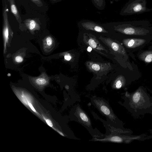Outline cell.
<instances>
[{"mask_svg":"<svg viewBox=\"0 0 152 152\" xmlns=\"http://www.w3.org/2000/svg\"><path fill=\"white\" fill-rule=\"evenodd\" d=\"M91 113L94 118L102 122L106 129V133L100 137H92L89 141H98L104 142L129 143L134 140H145L152 137L146 136L145 134L140 136L131 135L132 131L126 129H124L115 128L110 125L107 121L99 117L94 112Z\"/></svg>","mask_w":152,"mask_h":152,"instance_id":"6da1fadb","label":"cell"},{"mask_svg":"<svg viewBox=\"0 0 152 152\" xmlns=\"http://www.w3.org/2000/svg\"><path fill=\"white\" fill-rule=\"evenodd\" d=\"M145 90L142 88H139L132 93L126 92L122 98L124 102H118L132 113L139 112L140 114L150 113V106H152V97L149 96Z\"/></svg>","mask_w":152,"mask_h":152,"instance_id":"7a4b0ae2","label":"cell"},{"mask_svg":"<svg viewBox=\"0 0 152 152\" xmlns=\"http://www.w3.org/2000/svg\"><path fill=\"white\" fill-rule=\"evenodd\" d=\"M116 30L125 35L147 37L152 35V26L147 20L121 22L116 27Z\"/></svg>","mask_w":152,"mask_h":152,"instance_id":"3957f363","label":"cell"},{"mask_svg":"<svg viewBox=\"0 0 152 152\" xmlns=\"http://www.w3.org/2000/svg\"><path fill=\"white\" fill-rule=\"evenodd\" d=\"M92 104L106 119L110 125L115 128L126 129L124 123L114 113L108 101L102 97L93 96L91 98Z\"/></svg>","mask_w":152,"mask_h":152,"instance_id":"277c9868","label":"cell"},{"mask_svg":"<svg viewBox=\"0 0 152 152\" xmlns=\"http://www.w3.org/2000/svg\"><path fill=\"white\" fill-rule=\"evenodd\" d=\"M69 117L71 121L78 122L86 128L92 137H98L102 134L97 129L93 128L90 118L79 103L74 105Z\"/></svg>","mask_w":152,"mask_h":152,"instance_id":"5b68a950","label":"cell"},{"mask_svg":"<svg viewBox=\"0 0 152 152\" xmlns=\"http://www.w3.org/2000/svg\"><path fill=\"white\" fill-rule=\"evenodd\" d=\"M146 0H129L121 9V15H130L149 12L152 8H148Z\"/></svg>","mask_w":152,"mask_h":152,"instance_id":"8992f818","label":"cell"},{"mask_svg":"<svg viewBox=\"0 0 152 152\" xmlns=\"http://www.w3.org/2000/svg\"><path fill=\"white\" fill-rule=\"evenodd\" d=\"M148 41L146 39L132 38L124 40L123 42L126 48L132 49H137L147 43Z\"/></svg>","mask_w":152,"mask_h":152,"instance_id":"52a82bcc","label":"cell"},{"mask_svg":"<svg viewBox=\"0 0 152 152\" xmlns=\"http://www.w3.org/2000/svg\"><path fill=\"white\" fill-rule=\"evenodd\" d=\"M8 9L7 6L6 5L4 8L3 16L4 18V24L3 29V34L4 39V53H5L6 49V44L8 39L9 32V25L8 21L7 16Z\"/></svg>","mask_w":152,"mask_h":152,"instance_id":"ba28073f","label":"cell"},{"mask_svg":"<svg viewBox=\"0 0 152 152\" xmlns=\"http://www.w3.org/2000/svg\"><path fill=\"white\" fill-rule=\"evenodd\" d=\"M82 26L87 30H91L98 32H105V31L102 27L90 21H86L82 23Z\"/></svg>","mask_w":152,"mask_h":152,"instance_id":"9c48e42d","label":"cell"},{"mask_svg":"<svg viewBox=\"0 0 152 152\" xmlns=\"http://www.w3.org/2000/svg\"><path fill=\"white\" fill-rule=\"evenodd\" d=\"M139 58L145 63L152 62V50L143 51L139 53Z\"/></svg>","mask_w":152,"mask_h":152,"instance_id":"30bf717a","label":"cell"},{"mask_svg":"<svg viewBox=\"0 0 152 152\" xmlns=\"http://www.w3.org/2000/svg\"><path fill=\"white\" fill-rule=\"evenodd\" d=\"M9 1L12 12L18 22H20L21 21V19L16 6L14 0H9Z\"/></svg>","mask_w":152,"mask_h":152,"instance_id":"8fae6325","label":"cell"},{"mask_svg":"<svg viewBox=\"0 0 152 152\" xmlns=\"http://www.w3.org/2000/svg\"><path fill=\"white\" fill-rule=\"evenodd\" d=\"M88 45L93 48L106 51L104 48L101 46V45L99 44V42L97 41L96 39H94L92 37H91L88 39Z\"/></svg>","mask_w":152,"mask_h":152,"instance_id":"7c38bea8","label":"cell"},{"mask_svg":"<svg viewBox=\"0 0 152 152\" xmlns=\"http://www.w3.org/2000/svg\"><path fill=\"white\" fill-rule=\"evenodd\" d=\"M36 19H29L26 20L25 24L30 30H33L39 27V24Z\"/></svg>","mask_w":152,"mask_h":152,"instance_id":"4fadbf2b","label":"cell"},{"mask_svg":"<svg viewBox=\"0 0 152 152\" xmlns=\"http://www.w3.org/2000/svg\"><path fill=\"white\" fill-rule=\"evenodd\" d=\"M111 48L115 51L124 55L126 54V51L124 48L120 45L114 42H111L110 44H109Z\"/></svg>","mask_w":152,"mask_h":152,"instance_id":"5bb4252c","label":"cell"},{"mask_svg":"<svg viewBox=\"0 0 152 152\" xmlns=\"http://www.w3.org/2000/svg\"><path fill=\"white\" fill-rule=\"evenodd\" d=\"M94 6L99 10H103L105 6V0H91Z\"/></svg>","mask_w":152,"mask_h":152,"instance_id":"9a60e30c","label":"cell"},{"mask_svg":"<svg viewBox=\"0 0 152 152\" xmlns=\"http://www.w3.org/2000/svg\"><path fill=\"white\" fill-rule=\"evenodd\" d=\"M125 84V81L124 78H119L114 83L113 86L115 89H119L123 87Z\"/></svg>","mask_w":152,"mask_h":152,"instance_id":"2e32d148","label":"cell"},{"mask_svg":"<svg viewBox=\"0 0 152 152\" xmlns=\"http://www.w3.org/2000/svg\"><path fill=\"white\" fill-rule=\"evenodd\" d=\"M36 82L37 84L43 85L46 83V80L45 79L43 78H39L36 80Z\"/></svg>","mask_w":152,"mask_h":152,"instance_id":"e0dca14e","label":"cell"},{"mask_svg":"<svg viewBox=\"0 0 152 152\" xmlns=\"http://www.w3.org/2000/svg\"><path fill=\"white\" fill-rule=\"evenodd\" d=\"M92 69L96 71H98L100 69V66L99 65L96 64H94L91 66Z\"/></svg>","mask_w":152,"mask_h":152,"instance_id":"ac0fdd59","label":"cell"},{"mask_svg":"<svg viewBox=\"0 0 152 152\" xmlns=\"http://www.w3.org/2000/svg\"><path fill=\"white\" fill-rule=\"evenodd\" d=\"M38 6H41L43 5L42 3L41 0H31Z\"/></svg>","mask_w":152,"mask_h":152,"instance_id":"d6986e66","label":"cell"},{"mask_svg":"<svg viewBox=\"0 0 152 152\" xmlns=\"http://www.w3.org/2000/svg\"><path fill=\"white\" fill-rule=\"evenodd\" d=\"M46 40L47 44L48 46H50L52 45L53 40L50 37H47L46 38Z\"/></svg>","mask_w":152,"mask_h":152,"instance_id":"ffe728a7","label":"cell"},{"mask_svg":"<svg viewBox=\"0 0 152 152\" xmlns=\"http://www.w3.org/2000/svg\"><path fill=\"white\" fill-rule=\"evenodd\" d=\"M15 61L17 62L20 63L23 61V58L20 56H18L15 58Z\"/></svg>","mask_w":152,"mask_h":152,"instance_id":"44dd1931","label":"cell"},{"mask_svg":"<svg viewBox=\"0 0 152 152\" xmlns=\"http://www.w3.org/2000/svg\"><path fill=\"white\" fill-rule=\"evenodd\" d=\"M46 122L47 124L50 127H52L53 124L51 121L49 119H47L46 120Z\"/></svg>","mask_w":152,"mask_h":152,"instance_id":"7402d4cb","label":"cell"},{"mask_svg":"<svg viewBox=\"0 0 152 152\" xmlns=\"http://www.w3.org/2000/svg\"><path fill=\"white\" fill-rule=\"evenodd\" d=\"M64 58L67 60L69 61L71 59V57L69 55H65L64 56Z\"/></svg>","mask_w":152,"mask_h":152,"instance_id":"603a6c76","label":"cell"},{"mask_svg":"<svg viewBox=\"0 0 152 152\" xmlns=\"http://www.w3.org/2000/svg\"><path fill=\"white\" fill-rule=\"evenodd\" d=\"M28 104L29 106V107L31 108L32 109V110L33 111L35 112H36V110H35V109H34V107H33L32 106V104L31 103H29Z\"/></svg>","mask_w":152,"mask_h":152,"instance_id":"cb8c5ba5","label":"cell"},{"mask_svg":"<svg viewBox=\"0 0 152 152\" xmlns=\"http://www.w3.org/2000/svg\"><path fill=\"white\" fill-rule=\"evenodd\" d=\"M92 50V48L91 47L89 46L87 48V51L88 52H91V51Z\"/></svg>","mask_w":152,"mask_h":152,"instance_id":"d4e9b609","label":"cell"},{"mask_svg":"<svg viewBox=\"0 0 152 152\" xmlns=\"http://www.w3.org/2000/svg\"><path fill=\"white\" fill-rule=\"evenodd\" d=\"M150 132L152 134V129L150 130Z\"/></svg>","mask_w":152,"mask_h":152,"instance_id":"484cf974","label":"cell"},{"mask_svg":"<svg viewBox=\"0 0 152 152\" xmlns=\"http://www.w3.org/2000/svg\"><path fill=\"white\" fill-rule=\"evenodd\" d=\"M119 0H115V1H119Z\"/></svg>","mask_w":152,"mask_h":152,"instance_id":"4316f807","label":"cell"},{"mask_svg":"<svg viewBox=\"0 0 152 152\" xmlns=\"http://www.w3.org/2000/svg\"><path fill=\"white\" fill-rule=\"evenodd\" d=\"M53 0V1H56V0Z\"/></svg>","mask_w":152,"mask_h":152,"instance_id":"83f0119b","label":"cell"}]
</instances>
